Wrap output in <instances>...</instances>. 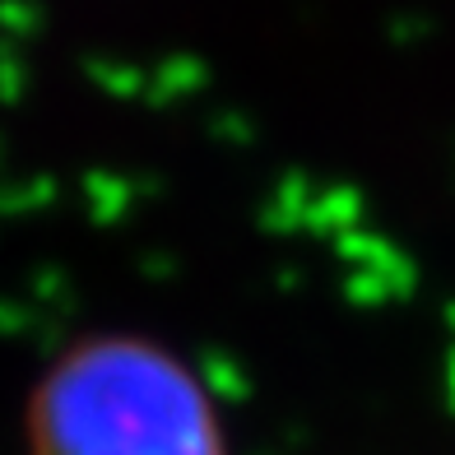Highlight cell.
<instances>
[{"mask_svg": "<svg viewBox=\"0 0 455 455\" xmlns=\"http://www.w3.org/2000/svg\"><path fill=\"white\" fill-rule=\"evenodd\" d=\"M37 455H219L214 432L181 400H149L116 409H60L43 423Z\"/></svg>", "mask_w": 455, "mask_h": 455, "instance_id": "6da1fadb", "label": "cell"}]
</instances>
